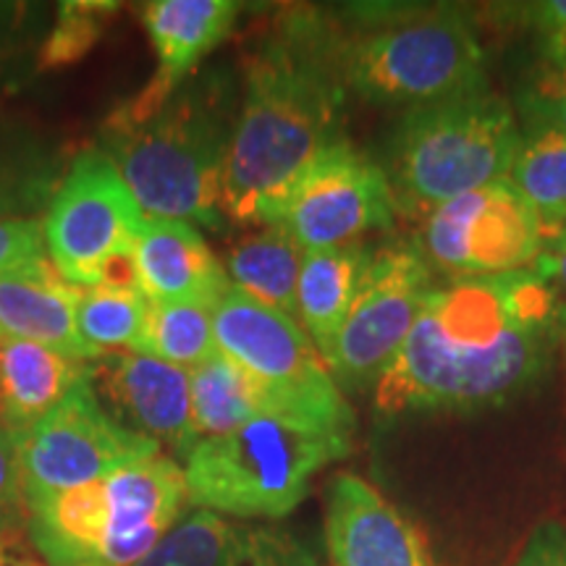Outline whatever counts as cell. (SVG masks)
Wrapping results in <instances>:
<instances>
[{
	"instance_id": "cell-34",
	"label": "cell",
	"mask_w": 566,
	"mask_h": 566,
	"mask_svg": "<svg viewBox=\"0 0 566 566\" xmlns=\"http://www.w3.org/2000/svg\"><path fill=\"white\" fill-rule=\"evenodd\" d=\"M546 250V247H543ZM537 271L543 273V279L551 283L554 294L562 292L566 296V233L556 242H551L548 254H541L537 258Z\"/></svg>"
},
{
	"instance_id": "cell-28",
	"label": "cell",
	"mask_w": 566,
	"mask_h": 566,
	"mask_svg": "<svg viewBox=\"0 0 566 566\" xmlns=\"http://www.w3.org/2000/svg\"><path fill=\"white\" fill-rule=\"evenodd\" d=\"M218 566H321L317 556L286 530L237 525Z\"/></svg>"
},
{
	"instance_id": "cell-4",
	"label": "cell",
	"mask_w": 566,
	"mask_h": 566,
	"mask_svg": "<svg viewBox=\"0 0 566 566\" xmlns=\"http://www.w3.org/2000/svg\"><path fill=\"white\" fill-rule=\"evenodd\" d=\"M336 55L346 92L373 105L409 111L485 87L483 42L451 6L359 9L336 24Z\"/></svg>"
},
{
	"instance_id": "cell-20",
	"label": "cell",
	"mask_w": 566,
	"mask_h": 566,
	"mask_svg": "<svg viewBox=\"0 0 566 566\" xmlns=\"http://www.w3.org/2000/svg\"><path fill=\"white\" fill-rule=\"evenodd\" d=\"M370 254L363 244L304 252L300 286H296V323L321 352L325 365L334 354L336 338L357 296Z\"/></svg>"
},
{
	"instance_id": "cell-22",
	"label": "cell",
	"mask_w": 566,
	"mask_h": 566,
	"mask_svg": "<svg viewBox=\"0 0 566 566\" xmlns=\"http://www.w3.org/2000/svg\"><path fill=\"white\" fill-rule=\"evenodd\" d=\"M302 260V247L286 231L279 226H260V231L231 247L226 273L231 289L296 321Z\"/></svg>"
},
{
	"instance_id": "cell-27",
	"label": "cell",
	"mask_w": 566,
	"mask_h": 566,
	"mask_svg": "<svg viewBox=\"0 0 566 566\" xmlns=\"http://www.w3.org/2000/svg\"><path fill=\"white\" fill-rule=\"evenodd\" d=\"M122 9L108 0H69L59 9L51 34L40 48L38 69L55 71L80 63L103 38L108 21Z\"/></svg>"
},
{
	"instance_id": "cell-13",
	"label": "cell",
	"mask_w": 566,
	"mask_h": 566,
	"mask_svg": "<svg viewBox=\"0 0 566 566\" xmlns=\"http://www.w3.org/2000/svg\"><path fill=\"white\" fill-rule=\"evenodd\" d=\"M433 289L420 247L391 244L373 252L328 359L336 384L375 386L407 344Z\"/></svg>"
},
{
	"instance_id": "cell-11",
	"label": "cell",
	"mask_w": 566,
	"mask_h": 566,
	"mask_svg": "<svg viewBox=\"0 0 566 566\" xmlns=\"http://www.w3.org/2000/svg\"><path fill=\"white\" fill-rule=\"evenodd\" d=\"M158 454V443L122 428L105 412L84 373L66 399L21 436L24 501L32 506Z\"/></svg>"
},
{
	"instance_id": "cell-8",
	"label": "cell",
	"mask_w": 566,
	"mask_h": 566,
	"mask_svg": "<svg viewBox=\"0 0 566 566\" xmlns=\"http://www.w3.org/2000/svg\"><path fill=\"white\" fill-rule=\"evenodd\" d=\"M218 352L268 388L289 415L354 430V412L321 352L294 317L229 289L212 310Z\"/></svg>"
},
{
	"instance_id": "cell-17",
	"label": "cell",
	"mask_w": 566,
	"mask_h": 566,
	"mask_svg": "<svg viewBox=\"0 0 566 566\" xmlns=\"http://www.w3.org/2000/svg\"><path fill=\"white\" fill-rule=\"evenodd\" d=\"M82 289L69 283L45 258L0 279V342H30L63 357L92 363L103 357L90 349L76 328Z\"/></svg>"
},
{
	"instance_id": "cell-1",
	"label": "cell",
	"mask_w": 566,
	"mask_h": 566,
	"mask_svg": "<svg viewBox=\"0 0 566 566\" xmlns=\"http://www.w3.org/2000/svg\"><path fill=\"white\" fill-rule=\"evenodd\" d=\"M558 323V300L537 268L436 286L375 380V409L405 417L504 401L543 370Z\"/></svg>"
},
{
	"instance_id": "cell-5",
	"label": "cell",
	"mask_w": 566,
	"mask_h": 566,
	"mask_svg": "<svg viewBox=\"0 0 566 566\" xmlns=\"http://www.w3.org/2000/svg\"><path fill=\"white\" fill-rule=\"evenodd\" d=\"M187 506L184 467L158 454L27 506V535L45 566H134Z\"/></svg>"
},
{
	"instance_id": "cell-16",
	"label": "cell",
	"mask_w": 566,
	"mask_h": 566,
	"mask_svg": "<svg viewBox=\"0 0 566 566\" xmlns=\"http://www.w3.org/2000/svg\"><path fill=\"white\" fill-rule=\"evenodd\" d=\"M244 6L237 0H155L142 11L147 38L153 42V80L124 105L132 113L158 111L192 76L212 48L229 38Z\"/></svg>"
},
{
	"instance_id": "cell-26",
	"label": "cell",
	"mask_w": 566,
	"mask_h": 566,
	"mask_svg": "<svg viewBox=\"0 0 566 566\" xmlns=\"http://www.w3.org/2000/svg\"><path fill=\"white\" fill-rule=\"evenodd\" d=\"M51 192V160L38 142L0 116V218H32Z\"/></svg>"
},
{
	"instance_id": "cell-31",
	"label": "cell",
	"mask_w": 566,
	"mask_h": 566,
	"mask_svg": "<svg viewBox=\"0 0 566 566\" xmlns=\"http://www.w3.org/2000/svg\"><path fill=\"white\" fill-rule=\"evenodd\" d=\"M45 258V237L38 218H0V279Z\"/></svg>"
},
{
	"instance_id": "cell-14",
	"label": "cell",
	"mask_w": 566,
	"mask_h": 566,
	"mask_svg": "<svg viewBox=\"0 0 566 566\" xmlns=\"http://www.w3.org/2000/svg\"><path fill=\"white\" fill-rule=\"evenodd\" d=\"M90 386L122 428L187 459L200 441L192 415L189 370L150 354L111 352L87 363Z\"/></svg>"
},
{
	"instance_id": "cell-25",
	"label": "cell",
	"mask_w": 566,
	"mask_h": 566,
	"mask_svg": "<svg viewBox=\"0 0 566 566\" xmlns=\"http://www.w3.org/2000/svg\"><path fill=\"white\" fill-rule=\"evenodd\" d=\"M212 310L202 302H153L147 313V354L184 370L218 354Z\"/></svg>"
},
{
	"instance_id": "cell-21",
	"label": "cell",
	"mask_w": 566,
	"mask_h": 566,
	"mask_svg": "<svg viewBox=\"0 0 566 566\" xmlns=\"http://www.w3.org/2000/svg\"><path fill=\"white\" fill-rule=\"evenodd\" d=\"M197 438L226 436L263 415H289L279 399L258 384L244 367L218 352L189 370Z\"/></svg>"
},
{
	"instance_id": "cell-29",
	"label": "cell",
	"mask_w": 566,
	"mask_h": 566,
	"mask_svg": "<svg viewBox=\"0 0 566 566\" xmlns=\"http://www.w3.org/2000/svg\"><path fill=\"white\" fill-rule=\"evenodd\" d=\"M27 527V501L21 485V436L0 422V554Z\"/></svg>"
},
{
	"instance_id": "cell-30",
	"label": "cell",
	"mask_w": 566,
	"mask_h": 566,
	"mask_svg": "<svg viewBox=\"0 0 566 566\" xmlns=\"http://www.w3.org/2000/svg\"><path fill=\"white\" fill-rule=\"evenodd\" d=\"M522 111L527 116V129L546 126L566 134V66L541 63L530 71L522 92Z\"/></svg>"
},
{
	"instance_id": "cell-6",
	"label": "cell",
	"mask_w": 566,
	"mask_h": 566,
	"mask_svg": "<svg viewBox=\"0 0 566 566\" xmlns=\"http://www.w3.org/2000/svg\"><path fill=\"white\" fill-rule=\"evenodd\" d=\"M354 430L302 415H263L202 438L184 459L189 506L239 520H281L310 495L317 472L352 451Z\"/></svg>"
},
{
	"instance_id": "cell-12",
	"label": "cell",
	"mask_w": 566,
	"mask_h": 566,
	"mask_svg": "<svg viewBox=\"0 0 566 566\" xmlns=\"http://www.w3.org/2000/svg\"><path fill=\"white\" fill-rule=\"evenodd\" d=\"M541 221L509 179L457 197L424 216L420 252L457 279L527 271L543 254Z\"/></svg>"
},
{
	"instance_id": "cell-3",
	"label": "cell",
	"mask_w": 566,
	"mask_h": 566,
	"mask_svg": "<svg viewBox=\"0 0 566 566\" xmlns=\"http://www.w3.org/2000/svg\"><path fill=\"white\" fill-rule=\"evenodd\" d=\"M231 129L226 95L202 80L181 84L158 111L118 105L103 124L101 150L116 163L145 216L218 229Z\"/></svg>"
},
{
	"instance_id": "cell-24",
	"label": "cell",
	"mask_w": 566,
	"mask_h": 566,
	"mask_svg": "<svg viewBox=\"0 0 566 566\" xmlns=\"http://www.w3.org/2000/svg\"><path fill=\"white\" fill-rule=\"evenodd\" d=\"M147 313L150 300L145 294L82 289L76 328L97 354H147Z\"/></svg>"
},
{
	"instance_id": "cell-19",
	"label": "cell",
	"mask_w": 566,
	"mask_h": 566,
	"mask_svg": "<svg viewBox=\"0 0 566 566\" xmlns=\"http://www.w3.org/2000/svg\"><path fill=\"white\" fill-rule=\"evenodd\" d=\"M87 363L30 342H0V422L19 436L66 399Z\"/></svg>"
},
{
	"instance_id": "cell-23",
	"label": "cell",
	"mask_w": 566,
	"mask_h": 566,
	"mask_svg": "<svg viewBox=\"0 0 566 566\" xmlns=\"http://www.w3.org/2000/svg\"><path fill=\"white\" fill-rule=\"evenodd\" d=\"M509 181L525 195L546 244L566 233V134L535 126L522 134Z\"/></svg>"
},
{
	"instance_id": "cell-32",
	"label": "cell",
	"mask_w": 566,
	"mask_h": 566,
	"mask_svg": "<svg viewBox=\"0 0 566 566\" xmlns=\"http://www.w3.org/2000/svg\"><path fill=\"white\" fill-rule=\"evenodd\" d=\"M522 17L533 30L543 63L566 66V0H541L527 3Z\"/></svg>"
},
{
	"instance_id": "cell-2",
	"label": "cell",
	"mask_w": 566,
	"mask_h": 566,
	"mask_svg": "<svg viewBox=\"0 0 566 566\" xmlns=\"http://www.w3.org/2000/svg\"><path fill=\"white\" fill-rule=\"evenodd\" d=\"M346 95L334 21L321 11L281 13L244 66L223 168V218L258 223L307 163L342 142Z\"/></svg>"
},
{
	"instance_id": "cell-15",
	"label": "cell",
	"mask_w": 566,
	"mask_h": 566,
	"mask_svg": "<svg viewBox=\"0 0 566 566\" xmlns=\"http://www.w3.org/2000/svg\"><path fill=\"white\" fill-rule=\"evenodd\" d=\"M328 566H436L412 522L378 488L338 472L325 493Z\"/></svg>"
},
{
	"instance_id": "cell-10",
	"label": "cell",
	"mask_w": 566,
	"mask_h": 566,
	"mask_svg": "<svg viewBox=\"0 0 566 566\" xmlns=\"http://www.w3.org/2000/svg\"><path fill=\"white\" fill-rule=\"evenodd\" d=\"M145 223L116 163L101 147L76 155L42 218L48 260L80 289L95 286V273L113 254L132 250Z\"/></svg>"
},
{
	"instance_id": "cell-7",
	"label": "cell",
	"mask_w": 566,
	"mask_h": 566,
	"mask_svg": "<svg viewBox=\"0 0 566 566\" xmlns=\"http://www.w3.org/2000/svg\"><path fill=\"white\" fill-rule=\"evenodd\" d=\"M520 145L512 105L488 84L405 111L386 163L396 208L428 216L457 197L509 179Z\"/></svg>"
},
{
	"instance_id": "cell-9",
	"label": "cell",
	"mask_w": 566,
	"mask_h": 566,
	"mask_svg": "<svg viewBox=\"0 0 566 566\" xmlns=\"http://www.w3.org/2000/svg\"><path fill=\"white\" fill-rule=\"evenodd\" d=\"M396 212L399 208L386 168L349 139H342L307 163L265 205L258 226H279L302 252H317L357 244L365 233L388 229Z\"/></svg>"
},
{
	"instance_id": "cell-35",
	"label": "cell",
	"mask_w": 566,
	"mask_h": 566,
	"mask_svg": "<svg viewBox=\"0 0 566 566\" xmlns=\"http://www.w3.org/2000/svg\"><path fill=\"white\" fill-rule=\"evenodd\" d=\"M0 566H45V564L32 562V558H24V556H9V554H0Z\"/></svg>"
},
{
	"instance_id": "cell-33",
	"label": "cell",
	"mask_w": 566,
	"mask_h": 566,
	"mask_svg": "<svg viewBox=\"0 0 566 566\" xmlns=\"http://www.w3.org/2000/svg\"><path fill=\"white\" fill-rule=\"evenodd\" d=\"M516 566H566V527L556 522L537 527Z\"/></svg>"
},
{
	"instance_id": "cell-18",
	"label": "cell",
	"mask_w": 566,
	"mask_h": 566,
	"mask_svg": "<svg viewBox=\"0 0 566 566\" xmlns=\"http://www.w3.org/2000/svg\"><path fill=\"white\" fill-rule=\"evenodd\" d=\"M134 252L142 292L153 302H202L216 307L231 289L226 265L195 223L145 216Z\"/></svg>"
}]
</instances>
